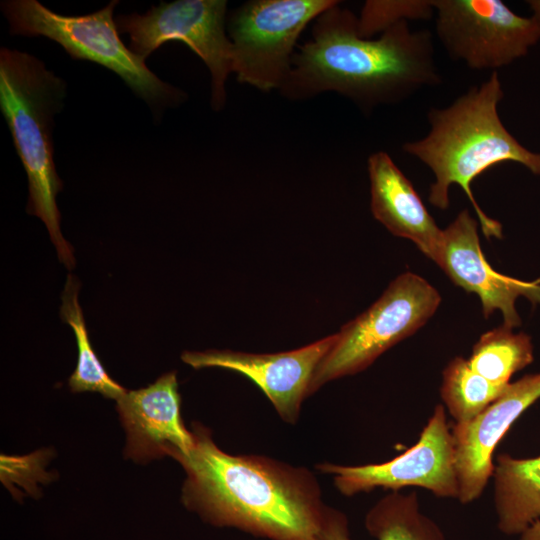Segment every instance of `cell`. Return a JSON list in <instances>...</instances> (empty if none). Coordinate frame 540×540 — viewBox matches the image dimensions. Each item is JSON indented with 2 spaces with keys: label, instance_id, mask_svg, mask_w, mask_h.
I'll return each mask as SVG.
<instances>
[{
  "label": "cell",
  "instance_id": "6da1fadb",
  "mask_svg": "<svg viewBox=\"0 0 540 540\" xmlns=\"http://www.w3.org/2000/svg\"><path fill=\"white\" fill-rule=\"evenodd\" d=\"M194 446L174 456L186 472L182 502L204 521L268 540H321L335 509L308 470L255 455H232L192 424Z\"/></svg>",
  "mask_w": 540,
  "mask_h": 540
},
{
  "label": "cell",
  "instance_id": "7a4b0ae2",
  "mask_svg": "<svg viewBox=\"0 0 540 540\" xmlns=\"http://www.w3.org/2000/svg\"><path fill=\"white\" fill-rule=\"evenodd\" d=\"M339 3L314 20L311 40L295 52L279 90L284 97L296 101L335 92L367 113L442 83L429 30L412 31L402 21L376 39L364 38L357 16Z\"/></svg>",
  "mask_w": 540,
  "mask_h": 540
},
{
  "label": "cell",
  "instance_id": "3957f363",
  "mask_svg": "<svg viewBox=\"0 0 540 540\" xmlns=\"http://www.w3.org/2000/svg\"><path fill=\"white\" fill-rule=\"evenodd\" d=\"M504 91L497 71L443 108L427 113L428 133L405 142L402 150L427 165L434 174L428 200L449 207V189L458 185L468 197L487 238H502V225L475 200L472 182L492 166L512 161L540 175V152L523 146L505 127L498 113Z\"/></svg>",
  "mask_w": 540,
  "mask_h": 540
},
{
  "label": "cell",
  "instance_id": "277c9868",
  "mask_svg": "<svg viewBox=\"0 0 540 540\" xmlns=\"http://www.w3.org/2000/svg\"><path fill=\"white\" fill-rule=\"evenodd\" d=\"M66 96L65 82L38 58L5 47L0 51V107L28 177L27 213L46 225L58 257L68 269L75 265L64 239L56 196L63 183L54 163L52 130Z\"/></svg>",
  "mask_w": 540,
  "mask_h": 540
},
{
  "label": "cell",
  "instance_id": "5b68a950",
  "mask_svg": "<svg viewBox=\"0 0 540 540\" xmlns=\"http://www.w3.org/2000/svg\"><path fill=\"white\" fill-rule=\"evenodd\" d=\"M112 0L101 10L81 16L51 11L37 0H7L1 9L12 35L44 36L58 44L73 59L95 62L115 72L139 97L151 105L180 103L184 93L160 80L119 37Z\"/></svg>",
  "mask_w": 540,
  "mask_h": 540
},
{
  "label": "cell",
  "instance_id": "8992f818",
  "mask_svg": "<svg viewBox=\"0 0 540 540\" xmlns=\"http://www.w3.org/2000/svg\"><path fill=\"white\" fill-rule=\"evenodd\" d=\"M439 292L424 278L405 272L364 312L343 325L317 366L309 395L329 381L368 368L385 351L413 335L435 314Z\"/></svg>",
  "mask_w": 540,
  "mask_h": 540
},
{
  "label": "cell",
  "instance_id": "52a82bcc",
  "mask_svg": "<svg viewBox=\"0 0 540 540\" xmlns=\"http://www.w3.org/2000/svg\"><path fill=\"white\" fill-rule=\"evenodd\" d=\"M335 0H253L227 22L232 73L260 91L280 90L291 70L294 48L306 26Z\"/></svg>",
  "mask_w": 540,
  "mask_h": 540
},
{
  "label": "cell",
  "instance_id": "ba28073f",
  "mask_svg": "<svg viewBox=\"0 0 540 540\" xmlns=\"http://www.w3.org/2000/svg\"><path fill=\"white\" fill-rule=\"evenodd\" d=\"M227 1L177 0L161 2L145 14L119 15V33H128L129 49L146 58L170 40L184 42L206 64L211 75V106L221 110L225 84L232 73V43L226 34Z\"/></svg>",
  "mask_w": 540,
  "mask_h": 540
},
{
  "label": "cell",
  "instance_id": "9c48e42d",
  "mask_svg": "<svg viewBox=\"0 0 540 540\" xmlns=\"http://www.w3.org/2000/svg\"><path fill=\"white\" fill-rule=\"evenodd\" d=\"M432 4L442 47L471 70L497 71L540 41V24L500 0H432Z\"/></svg>",
  "mask_w": 540,
  "mask_h": 540
},
{
  "label": "cell",
  "instance_id": "30bf717a",
  "mask_svg": "<svg viewBox=\"0 0 540 540\" xmlns=\"http://www.w3.org/2000/svg\"><path fill=\"white\" fill-rule=\"evenodd\" d=\"M317 468L333 475L335 486L345 496L408 486L425 488L440 498L459 496L452 431L442 405L434 408L418 442L394 459L360 466L322 463Z\"/></svg>",
  "mask_w": 540,
  "mask_h": 540
},
{
  "label": "cell",
  "instance_id": "8fae6325",
  "mask_svg": "<svg viewBox=\"0 0 540 540\" xmlns=\"http://www.w3.org/2000/svg\"><path fill=\"white\" fill-rule=\"evenodd\" d=\"M435 263L450 280L466 292L476 294L485 318L499 310L503 324L514 329L521 325L516 300L527 298L540 304V277L525 281L503 275L485 259L480 246L478 221L467 209L442 230V241Z\"/></svg>",
  "mask_w": 540,
  "mask_h": 540
},
{
  "label": "cell",
  "instance_id": "7c38bea8",
  "mask_svg": "<svg viewBox=\"0 0 540 540\" xmlns=\"http://www.w3.org/2000/svg\"><path fill=\"white\" fill-rule=\"evenodd\" d=\"M335 338L336 333L304 347L278 353L185 351L181 359L195 369L219 367L248 377L265 393L281 418L293 424L303 400L309 396L314 372Z\"/></svg>",
  "mask_w": 540,
  "mask_h": 540
},
{
  "label": "cell",
  "instance_id": "4fadbf2b",
  "mask_svg": "<svg viewBox=\"0 0 540 540\" xmlns=\"http://www.w3.org/2000/svg\"><path fill=\"white\" fill-rule=\"evenodd\" d=\"M540 399V372L509 383L501 395L473 419L452 427L458 500L478 499L493 475V453L512 424Z\"/></svg>",
  "mask_w": 540,
  "mask_h": 540
},
{
  "label": "cell",
  "instance_id": "5bb4252c",
  "mask_svg": "<svg viewBox=\"0 0 540 540\" xmlns=\"http://www.w3.org/2000/svg\"><path fill=\"white\" fill-rule=\"evenodd\" d=\"M116 402L127 435L126 458L141 463L174 458L194 446V435L181 416L176 372L163 374L145 388L127 390Z\"/></svg>",
  "mask_w": 540,
  "mask_h": 540
},
{
  "label": "cell",
  "instance_id": "9a60e30c",
  "mask_svg": "<svg viewBox=\"0 0 540 540\" xmlns=\"http://www.w3.org/2000/svg\"><path fill=\"white\" fill-rule=\"evenodd\" d=\"M371 212L390 233L412 241L435 262L442 241V229L428 212L410 180L384 151L367 160Z\"/></svg>",
  "mask_w": 540,
  "mask_h": 540
},
{
  "label": "cell",
  "instance_id": "2e32d148",
  "mask_svg": "<svg viewBox=\"0 0 540 540\" xmlns=\"http://www.w3.org/2000/svg\"><path fill=\"white\" fill-rule=\"evenodd\" d=\"M492 477L497 527L505 535H520L540 519V456L499 454Z\"/></svg>",
  "mask_w": 540,
  "mask_h": 540
},
{
  "label": "cell",
  "instance_id": "e0dca14e",
  "mask_svg": "<svg viewBox=\"0 0 540 540\" xmlns=\"http://www.w3.org/2000/svg\"><path fill=\"white\" fill-rule=\"evenodd\" d=\"M364 522L377 540H446L437 523L420 511L416 492L392 491L367 512ZM321 540H352L342 512L336 510Z\"/></svg>",
  "mask_w": 540,
  "mask_h": 540
},
{
  "label": "cell",
  "instance_id": "ac0fdd59",
  "mask_svg": "<svg viewBox=\"0 0 540 540\" xmlns=\"http://www.w3.org/2000/svg\"><path fill=\"white\" fill-rule=\"evenodd\" d=\"M78 280L68 275L61 296V319L74 331L77 342V364L68 380L72 392H98L118 400L127 390L110 377L93 350L82 309L78 303Z\"/></svg>",
  "mask_w": 540,
  "mask_h": 540
},
{
  "label": "cell",
  "instance_id": "d6986e66",
  "mask_svg": "<svg viewBox=\"0 0 540 540\" xmlns=\"http://www.w3.org/2000/svg\"><path fill=\"white\" fill-rule=\"evenodd\" d=\"M530 336L502 324L480 336L468 362L478 374L498 386H506L511 377L532 363Z\"/></svg>",
  "mask_w": 540,
  "mask_h": 540
},
{
  "label": "cell",
  "instance_id": "ffe728a7",
  "mask_svg": "<svg viewBox=\"0 0 540 540\" xmlns=\"http://www.w3.org/2000/svg\"><path fill=\"white\" fill-rule=\"evenodd\" d=\"M441 398L456 423L467 422L495 401L507 386H498L478 374L468 359L453 358L445 367Z\"/></svg>",
  "mask_w": 540,
  "mask_h": 540
},
{
  "label": "cell",
  "instance_id": "44dd1931",
  "mask_svg": "<svg viewBox=\"0 0 540 540\" xmlns=\"http://www.w3.org/2000/svg\"><path fill=\"white\" fill-rule=\"evenodd\" d=\"M435 15L432 0H368L357 17L358 33L372 38L402 21L430 20Z\"/></svg>",
  "mask_w": 540,
  "mask_h": 540
},
{
  "label": "cell",
  "instance_id": "7402d4cb",
  "mask_svg": "<svg viewBox=\"0 0 540 540\" xmlns=\"http://www.w3.org/2000/svg\"><path fill=\"white\" fill-rule=\"evenodd\" d=\"M50 455L46 450L34 452L26 456L1 455V481L13 493L19 486L27 494H36L37 484L49 482L52 475L47 473L45 465Z\"/></svg>",
  "mask_w": 540,
  "mask_h": 540
},
{
  "label": "cell",
  "instance_id": "603a6c76",
  "mask_svg": "<svg viewBox=\"0 0 540 540\" xmlns=\"http://www.w3.org/2000/svg\"><path fill=\"white\" fill-rule=\"evenodd\" d=\"M519 540H540V519L525 529L519 535Z\"/></svg>",
  "mask_w": 540,
  "mask_h": 540
},
{
  "label": "cell",
  "instance_id": "cb8c5ba5",
  "mask_svg": "<svg viewBox=\"0 0 540 540\" xmlns=\"http://www.w3.org/2000/svg\"><path fill=\"white\" fill-rule=\"evenodd\" d=\"M527 3L532 11L531 17L540 24V0H529Z\"/></svg>",
  "mask_w": 540,
  "mask_h": 540
}]
</instances>
